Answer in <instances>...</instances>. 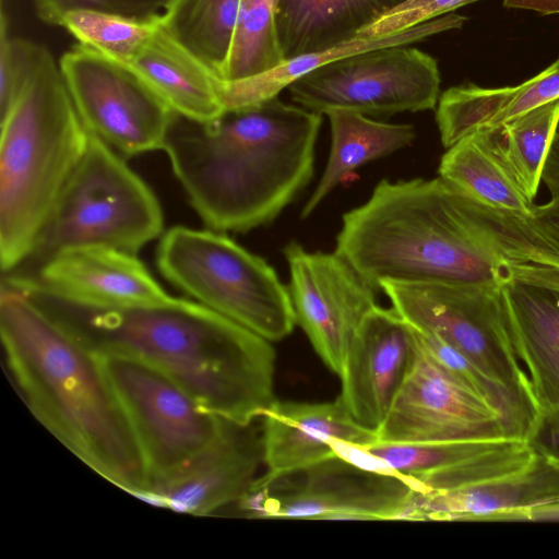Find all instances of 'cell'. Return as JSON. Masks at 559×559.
I'll list each match as a JSON object with an SVG mask.
<instances>
[{
    "instance_id": "obj_20",
    "label": "cell",
    "mask_w": 559,
    "mask_h": 559,
    "mask_svg": "<svg viewBox=\"0 0 559 559\" xmlns=\"http://www.w3.org/2000/svg\"><path fill=\"white\" fill-rule=\"evenodd\" d=\"M559 500V466L538 454L510 474L448 491L415 490L406 521H486Z\"/></svg>"
},
{
    "instance_id": "obj_29",
    "label": "cell",
    "mask_w": 559,
    "mask_h": 559,
    "mask_svg": "<svg viewBox=\"0 0 559 559\" xmlns=\"http://www.w3.org/2000/svg\"><path fill=\"white\" fill-rule=\"evenodd\" d=\"M278 2L243 0L234 46L221 81L259 75L284 61L276 27Z\"/></svg>"
},
{
    "instance_id": "obj_23",
    "label": "cell",
    "mask_w": 559,
    "mask_h": 559,
    "mask_svg": "<svg viewBox=\"0 0 559 559\" xmlns=\"http://www.w3.org/2000/svg\"><path fill=\"white\" fill-rule=\"evenodd\" d=\"M466 20V16L452 12L396 34L378 38L356 35L332 47L285 59L262 74L234 82L222 81L225 110L254 106L277 97L295 81L332 61L370 49L415 44L461 28Z\"/></svg>"
},
{
    "instance_id": "obj_34",
    "label": "cell",
    "mask_w": 559,
    "mask_h": 559,
    "mask_svg": "<svg viewBox=\"0 0 559 559\" xmlns=\"http://www.w3.org/2000/svg\"><path fill=\"white\" fill-rule=\"evenodd\" d=\"M528 442L536 453L559 461V406L539 412Z\"/></svg>"
},
{
    "instance_id": "obj_33",
    "label": "cell",
    "mask_w": 559,
    "mask_h": 559,
    "mask_svg": "<svg viewBox=\"0 0 559 559\" xmlns=\"http://www.w3.org/2000/svg\"><path fill=\"white\" fill-rule=\"evenodd\" d=\"M523 218L546 243L559 271V197L551 198L544 204L534 205L531 213Z\"/></svg>"
},
{
    "instance_id": "obj_6",
    "label": "cell",
    "mask_w": 559,
    "mask_h": 559,
    "mask_svg": "<svg viewBox=\"0 0 559 559\" xmlns=\"http://www.w3.org/2000/svg\"><path fill=\"white\" fill-rule=\"evenodd\" d=\"M163 229L162 207L152 189L123 156L91 134L31 253L2 275L32 274L52 257L81 247L136 254Z\"/></svg>"
},
{
    "instance_id": "obj_32",
    "label": "cell",
    "mask_w": 559,
    "mask_h": 559,
    "mask_svg": "<svg viewBox=\"0 0 559 559\" xmlns=\"http://www.w3.org/2000/svg\"><path fill=\"white\" fill-rule=\"evenodd\" d=\"M481 0H405L357 35L378 38L401 33Z\"/></svg>"
},
{
    "instance_id": "obj_8",
    "label": "cell",
    "mask_w": 559,
    "mask_h": 559,
    "mask_svg": "<svg viewBox=\"0 0 559 559\" xmlns=\"http://www.w3.org/2000/svg\"><path fill=\"white\" fill-rule=\"evenodd\" d=\"M379 289L420 333L433 334L463 354L526 406L539 411L513 348L500 283L411 284L385 281Z\"/></svg>"
},
{
    "instance_id": "obj_26",
    "label": "cell",
    "mask_w": 559,
    "mask_h": 559,
    "mask_svg": "<svg viewBox=\"0 0 559 559\" xmlns=\"http://www.w3.org/2000/svg\"><path fill=\"white\" fill-rule=\"evenodd\" d=\"M325 115L331 126L330 155L319 183L301 211L302 218L311 215L354 169L411 145L416 138L412 124L377 121L346 109H331Z\"/></svg>"
},
{
    "instance_id": "obj_18",
    "label": "cell",
    "mask_w": 559,
    "mask_h": 559,
    "mask_svg": "<svg viewBox=\"0 0 559 559\" xmlns=\"http://www.w3.org/2000/svg\"><path fill=\"white\" fill-rule=\"evenodd\" d=\"M500 289L511 342L527 367L539 411L559 406V271L512 263Z\"/></svg>"
},
{
    "instance_id": "obj_13",
    "label": "cell",
    "mask_w": 559,
    "mask_h": 559,
    "mask_svg": "<svg viewBox=\"0 0 559 559\" xmlns=\"http://www.w3.org/2000/svg\"><path fill=\"white\" fill-rule=\"evenodd\" d=\"M376 433L386 443L515 438L504 417L449 374L418 336L412 367Z\"/></svg>"
},
{
    "instance_id": "obj_27",
    "label": "cell",
    "mask_w": 559,
    "mask_h": 559,
    "mask_svg": "<svg viewBox=\"0 0 559 559\" xmlns=\"http://www.w3.org/2000/svg\"><path fill=\"white\" fill-rule=\"evenodd\" d=\"M243 0H173L163 29L219 80L228 62Z\"/></svg>"
},
{
    "instance_id": "obj_2",
    "label": "cell",
    "mask_w": 559,
    "mask_h": 559,
    "mask_svg": "<svg viewBox=\"0 0 559 559\" xmlns=\"http://www.w3.org/2000/svg\"><path fill=\"white\" fill-rule=\"evenodd\" d=\"M94 355H120L162 372L204 412L248 425L275 401L271 342L206 306L169 297L91 308L21 288Z\"/></svg>"
},
{
    "instance_id": "obj_1",
    "label": "cell",
    "mask_w": 559,
    "mask_h": 559,
    "mask_svg": "<svg viewBox=\"0 0 559 559\" xmlns=\"http://www.w3.org/2000/svg\"><path fill=\"white\" fill-rule=\"evenodd\" d=\"M335 252L376 289L382 282L499 284L506 266L536 263L521 216L490 209L444 180H381L343 214Z\"/></svg>"
},
{
    "instance_id": "obj_12",
    "label": "cell",
    "mask_w": 559,
    "mask_h": 559,
    "mask_svg": "<svg viewBox=\"0 0 559 559\" xmlns=\"http://www.w3.org/2000/svg\"><path fill=\"white\" fill-rule=\"evenodd\" d=\"M59 67L87 131L124 158L164 150L176 112L130 66L78 44Z\"/></svg>"
},
{
    "instance_id": "obj_28",
    "label": "cell",
    "mask_w": 559,
    "mask_h": 559,
    "mask_svg": "<svg viewBox=\"0 0 559 559\" xmlns=\"http://www.w3.org/2000/svg\"><path fill=\"white\" fill-rule=\"evenodd\" d=\"M559 124V98L493 129L498 145L525 194L534 201Z\"/></svg>"
},
{
    "instance_id": "obj_16",
    "label": "cell",
    "mask_w": 559,
    "mask_h": 559,
    "mask_svg": "<svg viewBox=\"0 0 559 559\" xmlns=\"http://www.w3.org/2000/svg\"><path fill=\"white\" fill-rule=\"evenodd\" d=\"M417 335L392 307L374 306L354 332L340 374V399L361 427L377 431L405 380Z\"/></svg>"
},
{
    "instance_id": "obj_35",
    "label": "cell",
    "mask_w": 559,
    "mask_h": 559,
    "mask_svg": "<svg viewBox=\"0 0 559 559\" xmlns=\"http://www.w3.org/2000/svg\"><path fill=\"white\" fill-rule=\"evenodd\" d=\"M542 182L548 189L551 198L559 197V124L547 152Z\"/></svg>"
},
{
    "instance_id": "obj_31",
    "label": "cell",
    "mask_w": 559,
    "mask_h": 559,
    "mask_svg": "<svg viewBox=\"0 0 559 559\" xmlns=\"http://www.w3.org/2000/svg\"><path fill=\"white\" fill-rule=\"evenodd\" d=\"M173 0H33L37 16L51 25H60L72 11L88 10L130 19L159 20Z\"/></svg>"
},
{
    "instance_id": "obj_19",
    "label": "cell",
    "mask_w": 559,
    "mask_h": 559,
    "mask_svg": "<svg viewBox=\"0 0 559 559\" xmlns=\"http://www.w3.org/2000/svg\"><path fill=\"white\" fill-rule=\"evenodd\" d=\"M261 418L267 476L290 473L336 455L334 440L358 447L377 442V433L358 425L340 397L323 403L274 401Z\"/></svg>"
},
{
    "instance_id": "obj_4",
    "label": "cell",
    "mask_w": 559,
    "mask_h": 559,
    "mask_svg": "<svg viewBox=\"0 0 559 559\" xmlns=\"http://www.w3.org/2000/svg\"><path fill=\"white\" fill-rule=\"evenodd\" d=\"M0 333L9 373L34 417L106 480L132 496L144 489L139 444L95 355L4 283Z\"/></svg>"
},
{
    "instance_id": "obj_37",
    "label": "cell",
    "mask_w": 559,
    "mask_h": 559,
    "mask_svg": "<svg viewBox=\"0 0 559 559\" xmlns=\"http://www.w3.org/2000/svg\"><path fill=\"white\" fill-rule=\"evenodd\" d=\"M552 461H554V460H552ZM555 462H556V463L558 464V466H559V461H555Z\"/></svg>"
},
{
    "instance_id": "obj_11",
    "label": "cell",
    "mask_w": 559,
    "mask_h": 559,
    "mask_svg": "<svg viewBox=\"0 0 559 559\" xmlns=\"http://www.w3.org/2000/svg\"><path fill=\"white\" fill-rule=\"evenodd\" d=\"M440 83L436 59L404 45L341 58L287 88L294 103L321 115L331 109H346L381 116L435 109Z\"/></svg>"
},
{
    "instance_id": "obj_5",
    "label": "cell",
    "mask_w": 559,
    "mask_h": 559,
    "mask_svg": "<svg viewBox=\"0 0 559 559\" xmlns=\"http://www.w3.org/2000/svg\"><path fill=\"white\" fill-rule=\"evenodd\" d=\"M0 121V262L5 274L31 253L91 134L73 105L59 62L47 47L34 41Z\"/></svg>"
},
{
    "instance_id": "obj_22",
    "label": "cell",
    "mask_w": 559,
    "mask_h": 559,
    "mask_svg": "<svg viewBox=\"0 0 559 559\" xmlns=\"http://www.w3.org/2000/svg\"><path fill=\"white\" fill-rule=\"evenodd\" d=\"M179 116L209 121L225 110L222 81L160 26L130 64Z\"/></svg>"
},
{
    "instance_id": "obj_15",
    "label": "cell",
    "mask_w": 559,
    "mask_h": 559,
    "mask_svg": "<svg viewBox=\"0 0 559 559\" xmlns=\"http://www.w3.org/2000/svg\"><path fill=\"white\" fill-rule=\"evenodd\" d=\"M263 463L262 431L254 423L223 419L214 440L169 477L133 496L151 506L197 516L237 503Z\"/></svg>"
},
{
    "instance_id": "obj_3",
    "label": "cell",
    "mask_w": 559,
    "mask_h": 559,
    "mask_svg": "<svg viewBox=\"0 0 559 559\" xmlns=\"http://www.w3.org/2000/svg\"><path fill=\"white\" fill-rule=\"evenodd\" d=\"M321 123L278 96L203 122L176 114L164 151L205 226L245 233L275 219L312 179Z\"/></svg>"
},
{
    "instance_id": "obj_7",
    "label": "cell",
    "mask_w": 559,
    "mask_h": 559,
    "mask_svg": "<svg viewBox=\"0 0 559 559\" xmlns=\"http://www.w3.org/2000/svg\"><path fill=\"white\" fill-rule=\"evenodd\" d=\"M156 264L195 301L270 342L287 337L297 324L288 287L275 270L224 233L171 227L160 238Z\"/></svg>"
},
{
    "instance_id": "obj_24",
    "label": "cell",
    "mask_w": 559,
    "mask_h": 559,
    "mask_svg": "<svg viewBox=\"0 0 559 559\" xmlns=\"http://www.w3.org/2000/svg\"><path fill=\"white\" fill-rule=\"evenodd\" d=\"M405 0H280L276 27L284 60L343 43Z\"/></svg>"
},
{
    "instance_id": "obj_21",
    "label": "cell",
    "mask_w": 559,
    "mask_h": 559,
    "mask_svg": "<svg viewBox=\"0 0 559 559\" xmlns=\"http://www.w3.org/2000/svg\"><path fill=\"white\" fill-rule=\"evenodd\" d=\"M557 98L559 57L516 86L483 87L472 83L452 86L440 95L436 111L441 143L449 148L471 133L500 128Z\"/></svg>"
},
{
    "instance_id": "obj_10",
    "label": "cell",
    "mask_w": 559,
    "mask_h": 559,
    "mask_svg": "<svg viewBox=\"0 0 559 559\" xmlns=\"http://www.w3.org/2000/svg\"><path fill=\"white\" fill-rule=\"evenodd\" d=\"M95 357L139 444L146 487L179 471L217 436L224 418L204 412L162 372L126 356Z\"/></svg>"
},
{
    "instance_id": "obj_17",
    "label": "cell",
    "mask_w": 559,
    "mask_h": 559,
    "mask_svg": "<svg viewBox=\"0 0 559 559\" xmlns=\"http://www.w3.org/2000/svg\"><path fill=\"white\" fill-rule=\"evenodd\" d=\"M135 255L107 247H81L52 257L32 274L2 275V282L91 308L168 299L170 296Z\"/></svg>"
},
{
    "instance_id": "obj_9",
    "label": "cell",
    "mask_w": 559,
    "mask_h": 559,
    "mask_svg": "<svg viewBox=\"0 0 559 559\" xmlns=\"http://www.w3.org/2000/svg\"><path fill=\"white\" fill-rule=\"evenodd\" d=\"M415 490L413 477L362 466L340 455L254 480L237 502L253 519L403 520Z\"/></svg>"
},
{
    "instance_id": "obj_30",
    "label": "cell",
    "mask_w": 559,
    "mask_h": 559,
    "mask_svg": "<svg viewBox=\"0 0 559 559\" xmlns=\"http://www.w3.org/2000/svg\"><path fill=\"white\" fill-rule=\"evenodd\" d=\"M59 26L66 28L79 44L130 66L156 33L159 20L143 21L76 10L67 13Z\"/></svg>"
},
{
    "instance_id": "obj_25",
    "label": "cell",
    "mask_w": 559,
    "mask_h": 559,
    "mask_svg": "<svg viewBox=\"0 0 559 559\" xmlns=\"http://www.w3.org/2000/svg\"><path fill=\"white\" fill-rule=\"evenodd\" d=\"M438 174L496 211L525 216L535 205L508 166L492 130L476 131L450 146Z\"/></svg>"
},
{
    "instance_id": "obj_14",
    "label": "cell",
    "mask_w": 559,
    "mask_h": 559,
    "mask_svg": "<svg viewBox=\"0 0 559 559\" xmlns=\"http://www.w3.org/2000/svg\"><path fill=\"white\" fill-rule=\"evenodd\" d=\"M283 252L296 323L325 366L340 376L354 332L377 306V289L335 251L311 252L290 241Z\"/></svg>"
},
{
    "instance_id": "obj_36",
    "label": "cell",
    "mask_w": 559,
    "mask_h": 559,
    "mask_svg": "<svg viewBox=\"0 0 559 559\" xmlns=\"http://www.w3.org/2000/svg\"><path fill=\"white\" fill-rule=\"evenodd\" d=\"M503 7L534 11L543 15L559 14V0H503Z\"/></svg>"
}]
</instances>
